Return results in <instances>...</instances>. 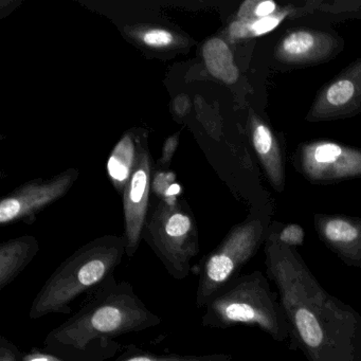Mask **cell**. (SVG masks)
Returning <instances> with one entry per match:
<instances>
[{"label": "cell", "mask_w": 361, "mask_h": 361, "mask_svg": "<svg viewBox=\"0 0 361 361\" xmlns=\"http://www.w3.org/2000/svg\"><path fill=\"white\" fill-rule=\"evenodd\" d=\"M265 267L290 326L291 348L307 361H361V314L325 290L295 249L268 236Z\"/></svg>", "instance_id": "6da1fadb"}, {"label": "cell", "mask_w": 361, "mask_h": 361, "mask_svg": "<svg viewBox=\"0 0 361 361\" xmlns=\"http://www.w3.org/2000/svg\"><path fill=\"white\" fill-rule=\"evenodd\" d=\"M128 283L115 285L98 293L77 314L50 331L47 345L83 350L94 340L136 333L160 324Z\"/></svg>", "instance_id": "7a4b0ae2"}, {"label": "cell", "mask_w": 361, "mask_h": 361, "mask_svg": "<svg viewBox=\"0 0 361 361\" xmlns=\"http://www.w3.org/2000/svg\"><path fill=\"white\" fill-rule=\"evenodd\" d=\"M126 240L106 236L75 251L49 276L31 304L29 317L68 314L75 299L104 282L121 263Z\"/></svg>", "instance_id": "3957f363"}, {"label": "cell", "mask_w": 361, "mask_h": 361, "mask_svg": "<svg viewBox=\"0 0 361 361\" xmlns=\"http://www.w3.org/2000/svg\"><path fill=\"white\" fill-rule=\"evenodd\" d=\"M268 280L259 270L236 276L209 302L202 324L213 329L246 324L259 327L274 341H286L290 326L279 293Z\"/></svg>", "instance_id": "277c9868"}, {"label": "cell", "mask_w": 361, "mask_h": 361, "mask_svg": "<svg viewBox=\"0 0 361 361\" xmlns=\"http://www.w3.org/2000/svg\"><path fill=\"white\" fill-rule=\"evenodd\" d=\"M265 226L259 219L236 226L200 267L196 305L206 307L209 302L255 257L265 238Z\"/></svg>", "instance_id": "5b68a950"}, {"label": "cell", "mask_w": 361, "mask_h": 361, "mask_svg": "<svg viewBox=\"0 0 361 361\" xmlns=\"http://www.w3.org/2000/svg\"><path fill=\"white\" fill-rule=\"evenodd\" d=\"M145 238L175 280L187 278L192 259L200 252L195 224L174 207H159L145 226Z\"/></svg>", "instance_id": "8992f818"}, {"label": "cell", "mask_w": 361, "mask_h": 361, "mask_svg": "<svg viewBox=\"0 0 361 361\" xmlns=\"http://www.w3.org/2000/svg\"><path fill=\"white\" fill-rule=\"evenodd\" d=\"M151 188V162L142 153L126 188L124 214H126V255L132 257L138 250L139 243L147 223Z\"/></svg>", "instance_id": "52a82bcc"}, {"label": "cell", "mask_w": 361, "mask_h": 361, "mask_svg": "<svg viewBox=\"0 0 361 361\" xmlns=\"http://www.w3.org/2000/svg\"><path fill=\"white\" fill-rule=\"evenodd\" d=\"M73 175H62L41 185H27L0 202V224L29 216L63 195L73 183Z\"/></svg>", "instance_id": "ba28073f"}, {"label": "cell", "mask_w": 361, "mask_h": 361, "mask_svg": "<svg viewBox=\"0 0 361 361\" xmlns=\"http://www.w3.org/2000/svg\"><path fill=\"white\" fill-rule=\"evenodd\" d=\"M303 166L312 178L333 179L361 174V154L323 142L304 151Z\"/></svg>", "instance_id": "9c48e42d"}, {"label": "cell", "mask_w": 361, "mask_h": 361, "mask_svg": "<svg viewBox=\"0 0 361 361\" xmlns=\"http://www.w3.org/2000/svg\"><path fill=\"white\" fill-rule=\"evenodd\" d=\"M323 242L348 267L361 268V221L327 217L317 221Z\"/></svg>", "instance_id": "30bf717a"}, {"label": "cell", "mask_w": 361, "mask_h": 361, "mask_svg": "<svg viewBox=\"0 0 361 361\" xmlns=\"http://www.w3.org/2000/svg\"><path fill=\"white\" fill-rule=\"evenodd\" d=\"M39 244L32 236L10 240L0 246V290L9 286L35 259Z\"/></svg>", "instance_id": "8fae6325"}, {"label": "cell", "mask_w": 361, "mask_h": 361, "mask_svg": "<svg viewBox=\"0 0 361 361\" xmlns=\"http://www.w3.org/2000/svg\"><path fill=\"white\" fill-rule=\"evenodd\" d=\"M202 56L209 73L226 84L238 81V67L234 64L233 54L227 44L221 39H211L202 48Z\"/></svg>", "instance_id": "7c38bea8"}, {"label": "cell", "mask_w": 361, "mask_h": 361, "mask_svg": "<svg viewBox=\"0 0 361 361\" xmlns=\"http://www.w3.org/2000/svg\"><path fill=\"white\" fill-rule=\"evenodd\" d=\"M322 43H325V39L314 33L297 31L283 39L278 48V56L290 62L310 60L318 54L319 47Z\"/></svg>", "instance_id": "4fadbf2b"}, {"label": "cell", "mask_w": 361, "mask_h": 361, "mask_svg": "<svg viewBox=\"0 0 361 361\" xmlns=\"http://www.w3.org/2000/svg\"><path fill=\"white\" fill-rule=\"evenodd\" d=\"M252 140L255 151L265 164L270 178L274 185H280L282 181V164L280 152L274 135L267 126L257 123L253 130Z\"/></svg>", "instance_id": "5bb4252c"}, {"label": "cell", "mask_w": 361, "mask_h": 361, "mask_svg": "<svg viewBox=\"0 0 361 361\" xmlns=\"http://www.w3.org/2000/svg\"><path fill=\"white\" fill-rule=\"evenodd\" d=\"M136 164L135 145L130 136H124L116 145L107 164L109 176L117 188L122 189L132 177Z\"/></svg>", "instance_id": "9a60e30c"}, {"label": "cell", "mask_w": 361, "mask_h": 361, "mask_svg": "<svg viewBox=\"0 0 361 361\" xmlns=\"http://www.w3.org/2000/svg\"><path fill=\"white\" fill-rule=\"evenodd\" d=\"M283 18L284 16H271L249 22L238 20L230 26V35L235 39L264 35L274 30L282 22Z\"/></svg>", "instance_id": "2e32d148"}, {"label": "cell", "mask_w": 361, "mask_h": 361, "mask_svg": "<svg viewBox=\"0 0 361 361\" xmlns=\"http://www.w3.org/2000/svg\"><path fill=\"white\" fill-rule=\"evenodd\" d=\"M231 355L228 354H212L202 355V356H195V355H188V356H180V355H168V356H156V355H137V356L130 357L120 361H232Z\"/></svg>", "instance_id": "e0dca14e"}, {"label": "cell", "mask_w": 361, "mask_h": 361, "mask_svg": "<svg viewBox=\"0 0 361 361\" xmlns=\"http://www.w3.org/2000/svg\"><path fill=\"white\" fill-rule=\"evenodd\" d=\"M355 86L350 80H338L326 90V101L331 106L340 107L348 104L354 97Z\"/></svg>", "instance_id": "ac0fdd59"}, {"label": "cell", "mask_w": 361, "mask_h": 361, "mask_svg": "<svg viewBox=\"0 0 361 361\" xmlns=\"http://www.w3.org/2000/svg\"><path fill=\"white\" fill-rule=\"evenodd\" d=\"M279 243L284 246L293 248L295 246H301L304 242V230L301 226L291 224V225L285 226L278 235L271 234Z\"/></svg>", "instance_id": "d6986e66"}, {"label": "cell", "mask_w": 361, "mask_h": 361, "mask_svg": "<svg viewBox=\"0 0 361 361\" xmlns=\"http://www.w3.org/2000/svg\"><path fill=\"white\" fill-rule=\"evenodd\" d=\"M172 33L162 29H152L142 35V41L149 47H166L173 43Z\"/></svg>", "instance_id": "ffe728a7"}, {"label": "cell", "mask_w": 361, "mask_h": 361, "mask_svg": "<svg viewBox=\"0 0 361 361\" xmlns=\"http://www.w3.org/2000/svg\"><path fill=\"white\" fill-rule=\"evenodd\" d=\"M175 180V175L172 173H159L155 177L154 180L153 188L158 195H166V191L170 189L171 185H173Z\"/></svg>", "instance_id": "44dd1931"}, {"label": "cell", "mask_w": 361, "mask_h": 361, "mask_svg": "<svg viewBox=\"0 0 361 361\" xmlns=\"http://www.w3.org/2000/svg\"><path fill=\"white\" fill-rule=\"evenodd\" d=\"M0 361H18L16 348L5 337L0 338Z\"/></svg>", "instance_id": "7402d4cb"}, {"label": "cell", "mask_w": 361, "mask_h": 361, "mask_svg": "<svg viewBox=\"0 0 361 361\" xmlns=\"http://www.w3.org/2000/svg\"><path fill=\"white\" fill-rule=\"evenodd\" d=\"M276 5L274 1L270 0H266V1H262V3L257 4L255 9H253V13L257 16V20L259 18H268L271 16L272 13L276 11Z\"/></svg>", "instance_id": "603a6c76"}, {"label": "cell", "mask_w": 361, "mask_h": 361, "mask_svg": "<svg viewBox=\"0 0 361 361\" xmlns=\"http://www.w3.org/2000/svg\"><path fill=\"white\" fill-rule=\"evenodd\" d=\"M177 147V137H172V138L168 139V141L166 142V145H164V161H168V160L171 159L172 157L173 153H174L175 149H176Z\"/></svg>", "instance_id": "cb8c5ba5"}]
</instances>
